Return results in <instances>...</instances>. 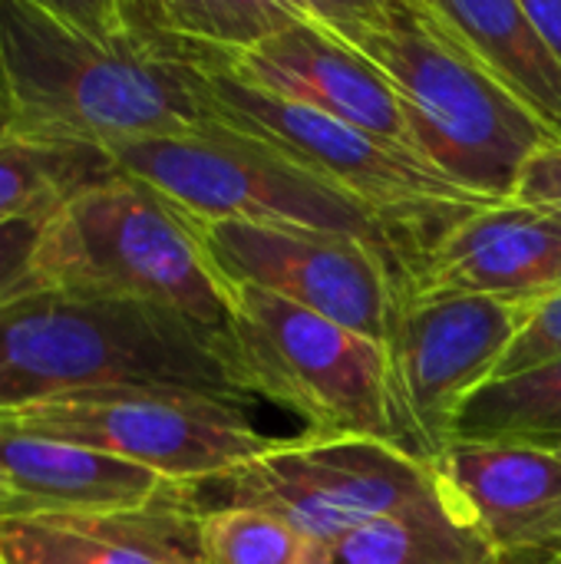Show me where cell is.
I'll list each match as a JSON object with an SVG mask.
<instances>
[{"label": "cell", "instance_id": "18", "mask_svg": "<svg viewBox=\"0 0 561 564\" xmlns=\"http://www.w3.org/2000/svg\"><path fill=\"white\" fill-rule=\"evenodd\" d=\"M136 33L162 59L215 73L298 23L294 0H122Z\"/></svg>", "mask_w": 561, "mask_h": 564}, {"label": "cell", "instance_id": "13", "mask_svg": "<svg viewBox=\"0 0 561 564\" xmlns=\"http://www.w3.org/2000/svg\"><path fill=\"white\" fill-rule=\"evenodd\" d=\"M446 496L506 564L561 555V456L526 443H453L433 459Z\"/></svg>", "mask_w": 561, "mask_h": 564}, {"label": "cell", "instance_id": "1", "mask_svg": "<svg viewBox=\"0 0 561 564\" xmlns=\"http://www.w3.org/2000/svg\"><path fill=\"white\" fill-rule=\"evenodd\" d=\"M13 135L109 149L212 129L198 73L152 53L122 0H0Z\"/></svg>", "mask_w": 561, "mask_h": 564}, {"label": "cell", "instance_id": "6", "mask_svg": "<svg viewBox=\"0 0 561 564\" xmlns=\"http://www.w3.org/2000/svg\"><path fill=\"white\" fill-rule=\"evenodd\" d=\"M231 291L228 357L241 390L304 420V433L403 449L387 347L258 288Z\"/></svg>", "mask_w": 561, "mask_h": 564}, {"label": "cell", "instance_id": "8", "mask_svg": "<svg viewBox=\"0 0 561 564\" xmlns=\"http://www.w3.org/2000/svg\"><path fill=\"white\" fill-rule=\"evenodd\" d=\"M440 492L430 463L400 446L360 436L301 433L274 440L271 449L225 479L198 489V502L258 509L314 545H327L360 525L403 512Z\"/></svg>", "mask_w": 561, "mask_h": 564}, {"label": "cell", "instance_id": "4", "mask_svg": "<svg viewBox=\"0 0 561 564\" xmlns=\"http://www.w3.org/2000/svg\"><path fill=\"white\" fill-rule=\"evenodd\" d=\"M33 278L36 288L155 307L228 340L231 291L205 258L192 218L119 172L50 215Z\"/></svg>", "mask_w": 561, "mask_h": 564}, {"label": "cell", "instance_id": "26", "mask_svg": "<svg viewBox=\"0 0 561 564\" xmlns=\"http://www.w3.org/2000/svg\"><path fill=\"white\" fill-rule=\"evenodd\" d=\"M522 7L561 63V0H522Z\"/></svg>", "mask_w": 561, "mask_h": 564}, {"label": "cell", "instance_id": "11", "mask_svg": "<svg viewBox=\"0 0 561 564\" xmlns=\"http://www.w3.org/2000/svg\"><path fill=\"white\" fill-rule=\"evenodd\" d=\"M532 304L499 297H423L403 301L387 357L403 449L433 466L453 446V426L470 397L486 387Z\"/></svg>", "mask_w": 561, "mask_h": 564}, {"label": "cell", "instance_id": "16", "mask_svg": "<svg viewBox=\"0 0 561 564\" xmlns=\"http://www.w3.org/2000/svg\"><path fill=\"white\" fill-rule=\"evenodd\" d=\"M0 482L13 502V516L119 512L179 489L149 469L76 440L30 430L10 416H0Z\"/></svg>", "mask_w": 561, "mask_h": 564}, {"label": "cell", "instance_id": "19", "mask_svg": "<svg viewBox=\"0 0 561 564\" xmlns=\"http://www.w3.org/2000/svg\"><path fill=\"white\" fill-rule=\"evenodd\" d=\"M314 564H506L440 486L436 496L360 525L327 545Z\"/></svg>", "mask_w": 561, "mask_h": 564}, {"label": "cell", "instance_id": "14", "mask_svg": "<svg viewBox=\"0 0 561 564\" xmlns=\"http://www.w3.org/2000/svg\"><path fill=\"white\" fill-rule=\"evenodd\" d=\"M225 73L255 89L364 129L397 149L417 152L407 116L380 69L337 36L308 23L301 13L298 23L245 53Z\"/></svg>", "mask_w": 561, "mask_h": 564}, {"label": "cell", "instance_id": "21", "mask_svg": "<svg viewBox=\"0 0 561 564\" xmlns=\"http://www.w3.org/2000/svg\"><path fill=\"white\" fill-rule=\"evenodd\" d=\"M453 443H561V357L479 387L453 426Z\"/></svg>", "mask_w": 561, "mask_h": 564}, {"label": "cell", "instance_id": "3", "mask_svg": "<svg viewBox=\"0 0 561 564\" xmlns=\"http://www.w3.org/2000/svg\"><path fill=\"white\" fill-rule=\"evenodd\" d=\"M93 390L248 400L228 340L165 311L56 288L0 304V413Z\"/></svg>", "mask_w": 561, "mask_h": 564}, {"label": "cell", "instance_id": "29", "mask_svg": "<svg viewBox=\"0 0 561 564\" xmlns=\"http://www.w3.org/2000/svg\"><path fill=\"white\" fill-rule=\"evenodd\" d=\"M542 564H561V555L559 558H552V562H542Z\"/></svg>", "mask_w": 561, "mask_h": 564}, {"label": "cell", "instance_id": "23", "mask_svg": "<svg viewBox=\"0 0 561 564\" xmlns=\"http://www.w3.org/2000/svg\"><path fill=\"white\" fill-rule=\"evenodd\" d=\"M561 357V291H555L552 297L532 304L526 327L519 330L516 344L509 347L503 367L496 377H509V373H522L529 367L549 364ZM493 377V380H496Z\"/></svg>", "mask_w": 561, "mask_h": 564}, {"label": "cell", "instance_id": "20", "mask_svg": "<svg viewBox=\"0 0 561 564\" xmlns=\"http://www.w3.org/2000/svg\"><path fill=\"white\" fill-rule=\"evenodd\" d=\"M112 175L116 165L103 149L13 135L0 142V228L20 218H50L73 195Z\"/></svg>", "mask_w": 561, "mask_h": 564}, {"label": "cell", "instance_id": "25", "mask_svg": "<svg viewBox=\"0 0 561 564\" xmlns=\"http://www.w3.org/2000/svg\"><path fill=\"white\" fill-rule=\"evenodd\" d=\"M509 202L536 208L549 218L561 221V142H542L519 169Z\"/></svg>", "mask_w": 561, "mask_h": 564}, {"label": "cell", "instance_id": "2", "mask_svg": "<svg viewBox=\"0 0 561 564\" xmlns=\"http://www.w3.org/2000/svg\"><path fill=\"white\" fill-rule=\"evenodd\" d=\"M294 7L380 69L430 165L470 192L509 202L522 162L549 135L427 13L423 0H294Z\"/></svg>", "mask_w": 561, "mask_h": 564}, {"label": "cell", "instance_id": "24", "mask_svg": "<svg viewBox=\"0 0 561 564\" xmlns=\"http://www.w3.org/2000/svg\"><path fill=\"white\" fill-rule=\"evenodd\" d=\"M50 218H20L0 228V304L36 288L33 258Z\"/></svg>", "mask_w": 561, "mask_h": 564}, {"label": "cell", "instance_id": "17", "mask_svg": "<svg viewBox=\"0 0 561 564\" xmlns=\"http://www.w3.org/2000/svg\"><path fill=\"white\" fill-rule=\"evenodd\" d=\"M423 7L549 139L561 142V63L522 0H423Z\"/></svg>", "mask_w": 561, "mask_h": 564}, {"label": "cell", "instance_id": "10", "mask_svg": "<svg viewBox=\"0 0 561 564\" xmlns=\"http://www.w3.org/2000/svg\"><path fill=\"white\" fill-rule=\"evenodd\" d=\"M192 228L215 274L321 314L387 347L403 304V268L384 248L331 231L248 221H198Z\"/></svg>", "mask_w": 561, "mask_h": 564}, {"label": "cell", "instance_id": "9", "mask_svg": "<svg viewBox=\"0 0 561 564\" xmlns=\"http://www.w3.org/2000/svg\"><path fill=\"white\" fill-rule=\"evenodd\" d=\"M30 430L76 440L185 489H205L274 446L235 400L185 390H93L20 406Z\"/></svg>", "mask_w": 561, "mask_h": 564}, {"label": "cell", "instance_id": "15", "mask_svg": "<svg viewBox=\"0 0 561 564\" xmlns=\"http://www.w3.org/2000/svg\"><path fill=\"white\" fill-rule=\"evenodd\" d=\"M198 489L83 516L0 519V564H205Z\"/></svg>", "mask_w": 561, "mask_h": 564}, {"label": "cell", "instance_id": "5", "mask_svg": "<svg viewBox=\"0 0 561 564\" xmlns=\"http://www.w3.org/2000/svg\"><path fill=\"white\" fill-rule=\"evenodd\" d=\"M198 93L215 126L278 152L384 218L410 248V264L450 225L496 205V198L470 192L417 152L255 89L225 69L198 73Z\"/></svg>", "mask_w": 561, "mask_h": 564}, {"label": "cell", "instance_id": "22", "mask_svg": "<svg viewBox=\"0 0 561 564\" xmlns=\"http://www.w3.org/2000/svg\"><path fill=\"white\" fill-rule=\"evenodd\" d=\"M314 542L268 512L241 506L202 512L205 564H314Z\"/></svg>", "mask_w": 561, "mask_h": 564}, {"label": "cell", "instance_id": "7", "mask_svg": "<svg viewBox=\"0 0 561 564\" xmlns=\"http://www.w3.org/2000/svg\"><path fill=\"white\" fill-rule=\"evenodd\" d=\"M106 155L119 175L149 185L188 218L350 235L393 254L403 274L410 268V248L384 218L231 129L132 139Z\"/></svg>", "mask_w": 561, "mask_h": 564}, {"label": "cell", "instance_id": "12", "mask_svg": "<svg viewBox=\"0 0 561 564\" xmlns=\"http://www.w3.org/2000/svg\"><path fill=\"white\" fill-rule=\"evenodd\" d=\"M561 291V221L496 202L450 225L407 271L403 301L499 297L539 304Z\"/></svg>", "mask_w": 561, "mask_h": 564}, {"label": "cell", "instance_id": "27", "mask_svg": "<svg viewBox=\"0 0 561 564\" xmlns=\"http://www.w3.org/2000/svg\"><path fill=\"white\" fill-rule=\"evenodd\" d=\"M13 139V102H10V89H7V73H3V59H0V142Z\"/></svg>", "mask_w": 561, "mask_h": 564}, {"label": "cell", "instance_id": "28", "mask_svg": "<svg viewBox=\"0 0 561 564\" xmlns=\"http://www.w3.org/2000/svg\"><path fill=\"white\" fill-rule=\"evenodd\" d=\"M7 516H13V502H10V496H7V489L0 482V519H7Z\"/></svg>", "mask_w": 561, "mask_h": 564}, {"label": "cell", "instance_id": "30", "mask_svg": "<svg viewBox=\"0 0 561 564\" xmlns=\"http://www.w3.org/2000/svg\"><path fill=\"white\" fill-rule=\"evenodd\" d=\"M555 453H559V456H561V443H559V446H555Z\"/></svg>", "mask_w": 561, "mask_h": 564}]
</instances>
